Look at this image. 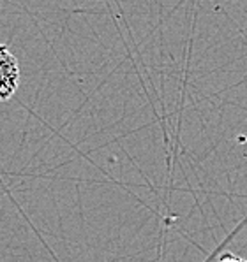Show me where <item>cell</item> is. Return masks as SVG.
I'll use <instances>...</instances> for the list:
<instances>
[{"label": "cell", "instance_id": "cell-2", "mask_svg": "<svg viewBox=\"0 0 247 262\" xmlns=\"http://www.w3.org/2000/svg\"><path fill=\"white\" fill-rule=\"evenodd\" d=\"M217 262H247V260L242 259V257H238V255H235V253H232V252H226V253H222L219 259H217Z\"/></svg>", "mask_w": 247, "mask_h": 262}, {"label": "cell", "instance_id": "cell-1", "mask_svg": "<svg viewBox=\"0 0 247 262\" xmlns=\"http://www.w3.org/2000/svg\"><path fill=\"white\" fill-rule=\"evenodd\" d=\"M20 63L7 44L0 42V102H6L18 92Z\"/></svg>", "mask_w": 247, "mask_h": 262}]
</instances>
